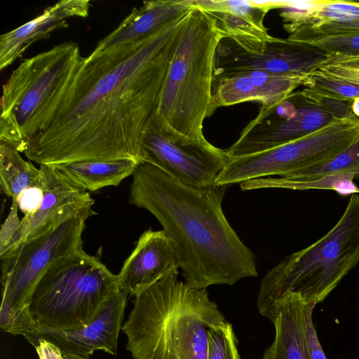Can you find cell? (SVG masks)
Listing matches in <instances>:
<instances>
[{
	"instance_id": "1",
	"label": "cell",
	"mask_w": 359,
	"mask_h": 359,
	"mask_svg": "<svg viewBox=\"0 0 359 359\" xmlns=\"http://www.w3.org/2000/svg\"><path fill=\"white\" fill-rule=\"evenodd\" d=\"M183 18L142 40L83 57L27 140L25 156L40 165L118 159L141 163L142 133L156 109Z\"/></svg>"
},
{
	"instance_id": "2",
	"label": "cell",
	"mask_w": 359,
	"mask_h": 359,
	"mask_svg": "<svg viewBox=\"0 0 359 359\" xmlns=\"http://www.w3.org/2000/svg\"><path fill=\"white\" fill-rule=\"evenodd\" d=\"M227 187H191L145 162L133 174L130 203L157 219L174 246L185 283L195 289L233 285L258 276L254 253L224 214Z\"/></svg>"
},
{
	"instance_id": "3",
	"label": "cell",
	"mask_w": 359,
	"mask_h": 359,
	"mask_svg": "<svg viewBox=\"0 0 359 359\" xmlns=\"http://www.w3.org/2000/svg\"><path fill=\"white\" fill-rule=\"evenodd\" d=\"M168 273L135 297L121 330L133 359H207L208 332L226 322L206 289Z\"/></svg>"
},
{
	"instance_id": "4",
	"label": "cell",
	"mask_w": 359,
	"mask_h": 359,
	"mask_svg": "<svg viewBox=\"0 0 359 359\" xmlns=\"http://www.w3.org/2000/svg\"><path fill=\"white\" fill-rule=\"evenodd\" d=\"M184 17L155 111L176 133L206 141L215 50L222 37L211 19L193 4Z\"/></svg>"
},
{
	"instance_id": "5",
	"label": "cell",
	"mask_w": 359,
	"mask_h": 359,
	"mask_svg": "<svg viewBox=\"0 0 359 359\" xmlns=\"http://www.w3.org/2000/svg\"><path fill=\"white\" fill-rule=\"evenodd\" d=\"M359 263V195L324 236L280 261L262 278L257 299L259 313L269 318L274 302L290 291L306 303H321Z\"/></svg>"
},
{
	"instance_id": "6",
	"label": "cell",
	"mask_w": 359,
	"mask_h": 359,
	"mask_svg": "<svg viewBox=\"0 0 359 359\" xmlns=\"http://www.w3.org/2000/svg\"><path fill=\"white\" fill-rule=\"evenodd\" d=\"M119 290L117 275L81 250L48 267L28 310L37 330H76L88 325Z\"/></svg>"
},
{
	"instance_id": "7",
	"label": "cell",
	"mask_w": 359,
	"mask_h": 359,
	"mask_svg": "<svg viewBox=\"0 0 359 359\" xmlns=\"http://www.w3.org/2000/svg\"><path fill=\"white\" fill-rule=\"evenodd\" d=\"M83 57L65 41L25 59L3 85L0 141L22 152L27 140L73 79Z\"/></svg>"
},
{
	"instance_id": "8",
	"label": "cell",
	"mask_w": 359,
	"mask_h": 359,
	"mask_svg": "<svg viewBox=\"0 0 359 359\" xmlns=\"http://www.w3.org/2000/svg\"><path fill=\"white\" fill-rule=\"evenodd\" d=\"M95 214L92 207L84 209L54 229L24 241L1 257L3 292L0 323L15 325L32 318L28 305L37 282L57 259L83 250L86 221Z\"/></svg>"
},
{
	"instance_id": "9",
	"label": "cell",
	"mask_w": 359,
	"mask_h": 359,
	"mask_svg": "<svg viewBox=\"0 0 359 359\" xmlns=\"http://www.w3.org/2000/svg\"><path fill=\"white\" fill-rule=\"evenodd\" d=\"M359 138V118L334 119L325 127L296 140L262 152L231 158L217 186L257 178L283 176L323 163Z\"/></svg>"
},
{
	"instance_id": "10",
	"label": "cell",
	"mask_w": 359,
	"mask_h": 359,
	"mask_svg": "<svg viewBox=\"0 0 359 359\" xmlns=\"http://www.w3.org/2000/svg\"><path fill=\"white\" fill-rule=\"evenodd\" d=\"M140 158L182 184L207 189L216 186L231 157L208 140L176 133L154 111L142 133Z\"/></svg>"
},
{
	"instance_id": "11",
	"label": "cell",
	"mask_w": 359,
	"mask_h": 359,
	"mask_svg": "<svg viewBox=\"0 0 359 359\" xmlns=\"http://www.w3.org/2000/svg\"><path fill=\"white\" fill-rule=\"evenodd\" d=\"M328 60L326 53L288 39L223 38L215 50L213 76L250 71L306 77Z\"/></svg>"
},
{
	"instance_id": "12",
	"label": "cell",
	"mask_w": 359,
	"mask_h": 359,
	"mask_svg": "<svg viewBox=\"0 0 359 359\" xmlns=\"http://www.w3.org/2000/svg\"><path fill=\"white\" fill-rule=\"evenodd\" d=\"M334 119L301 91L293 92L277 103L261 105L257 116L226 151L231 158L262 152L309 135Z\"/></svg>"
},
{
	"instance_id": "13",
	"label": "cell",
	"mask_w": 359,
	"mask_h": 359,
	"mask_svg": "<svg viewBox=\"0 0 359 359\" xmlns=\"http://www.w3.org/2000/svg\"><path fill=\"white\" fill-rule=\"evenodd\" d=\"M43 199L34 212L21 219L14 236L0 251V258L25 241L54 229L77 212L93 207L90 194L67 179L55 166L41 165Z\"/></svg>"
},
{
	"instance_id": "14",
	"label": "cell",
	"mask_w": 359,
	"mask_h": 359,
	"mask_svg": "<svg viewBox=\"0 0 359 359\" xmlns=\"http://www.w3.org/2000/svg\"><path fill=\"white\" fill-rule=\"evenodd\" d=\"M127 294L119 290L86 326L73 331L39 329L25 338L29 343L43 339L57 346L65 355L90 356L96 350L117 354L118 337L122 327Z\"/></svg>"
},
{
	"instance_id": "15",
	"label": "cell",
	"mask_w": 359,
	"mask_h": 359,
	"mask_svg": "<svg viewBox=\"0 0 359 359\" xmlns=\"http://www.w3.org/2000/svg\"><path fill=\"white\" fill-rule=\"evenodd\" d=\"M309 85L308 76H280L261 71L213 76L209 116L219 107L242 102L273 104L287 97L299 86Z\"/></svg>"
},
{
	"instance_id": "16",
	"label": "cell",
	"mask_w": 359,
	"mask_h": 359,
	"mask_svg": "<svg viewBox=\"0 0 359 359\" xmlns=\"http://www.w3.org/2000/svg\"><path fill=\"white\" fill-rule=\"evenodd\" d=\"M174 246L163 230H147L117 275L120 290L136 297L170 272L178 271Z\"/></svg>"
},
{
	"instance_id": "17",
	"label": "cell",
	"mask_w": 359,
	"mask_h": 359,
	"mask_svg": "<svg viewBox=\"0 0 359 359\" xmlns=\"http://www.w3.org/2000/svg\"><path fill=\"white\" fill-rule=\"evenodd\" d=\"M289 33L306 29L323 34L359 32V2L339 0L280 1Z\"/></svg>"
},
{
	"instance_id": "18",
	"label": "cell",
	"mask_w": 359,
	"mask_h": 359,
	"mask_svg": "<svg viewBox=\"0 0 359 359\" xmlns=\"http://www.w3.org/2000/svg\"><path fill=\"white\" fill-rule=\"evenodd\" d=\"M90 1L62 0L46 8L43 13L0 36V69L20 57L25 50L36 41L47 39L51 32L67 28V19L86 18L89 14Z\"/></svg>"
},
{
	"instance_id": "19",
	"label": "cell",
	"mask_w": 359,
	"mask_h": 359,
	"mask_svg": "<svg viewBox=\"0 0 359 359\" xmlns=\"http://www.w3.org/2000/svg\"><path fill=\"white\" fill-rule=\"evenodd\" d=\"M308 304L300 294L290 291L274 302L269 319L275 337L262 359H312L306 335Z\"/></svg>"
},
{
	"instance_id": "20",
	"label": "cell",
	"mask_w": 359,
	"mask_h": 359,
	"mask_svg": "<svg viewBox=\"0 0 359 359\" xmlns=\"http://www.w3.org/2000/svg\"><path fill=\"white\" fill-rule=\"evenodd\" d=\"M193 4L211 19L222 39L269 38L264 19L270 10L278 8V1L193 0Z\"/></svg>"
},
{
	"instance_id": "21",
	"label": "cell",
	"mask_w": 359,
	"mask_h": 359,
	"mask_svg": "<svg viewBox=\"0 0 359 359\" xmlns=\"http://www.w3.org/2000/svg\"><path fill=\"white\" fill-rule=\"evenodd\" d=\"M192 0L145 1L131 13L109 34L100 40L95 51L136 42L182 18L192 8Z\"/></svg>"
},
{
	"instance_id": "22",
	"label": "cell",
	"mask_w": 359,
	"mask_h": 359,
	"mask_svg": "<svg viewBox=\"0 0 359 359\" xmlns=\"http://www.w3.org/2000/svg\"><path fill=\"white\" fill-rule=\"evenodd\" d=\"M140 163L133 159L91 161L61 164L55 166L67 179L86 191L118 186L133 175Z\"/></svg>"
},
{
	"instance_id": "23",
	"label": "cell",
	"mask_w": 359,
	"mask_h": 359,
	"mask_svg": "<svg viewBox=\"0 0 359 359\" xmlns=\"http://www.w3.org/2000/svg\"><path fill=\"white\" fill-rule=\"evenodd\" d=\"M0 184L4 194L16 200L27 189L41 185V172L24 160L16 149L1 143Z\"/></svg>"
},
{
	"instance_id": "24",
	"label": "cell",
	"mask_w": 359,
	"mask_h": 359,
	"mask_svg": "<svg viewBox=\"0 0 359 359\" xmlns=\"http://www.w3.org/2000/svg\"><path fill=\"white\" fill-rule=\"evenodd\" d=\"M356 177L350 174H341L327 176L308 182H291L280 177H266L243 182L240 184L243 191L266 188H280L293 190L311 189H333L338 193L356 194L359 189L353 184Z\"/></svg>"
},
{
	"instance_id": "25",
	"label": "cell",
	"mask_w": 359,
	"mask_h": 359,
	"mask_svg": "<svg viewBox=\"0 0 359 359\" xmlns=\"http://www.w3.org/2000/svg\"><path fill=\"white\" fill-rule=\"evenodd\" d=\"M287 39L322 50L328 60L359 59V32L323 34L299 29L290 33Z\"/></svg>"
},
{
	"instance_id": "26",
	"label": "cell",
	"mask_w": 359,
	"mask_h": 359,
	"mask_svg": "<svg viewBox=\"0 0 359 359\" xmlns=\"http://www.w3.org/2000/svg\"><path fill=\"white\" fill-rule=\"evenodd\" d=\"M350 174L359 178V138L328 161L292 174L279 176L291 182H308L327 176Z\"/></svg>"
},
{
	"instance_id": "27",
	"label": "cell",
	"mask_w": 359,
	"mask_h": 359,
	"mask_svg": "<svg viewBox=\"0 0 359 359\" xmlns=\"http://www.w3.org/2000/svg\"><path fill=\"white\" fill-rule=\"evenodd\" d=\"M207 359H241L233 327L229 322L209 329Z\"/></svg>"
},
{
	"instance_id": "28",
	"label": "cell",
	"mask_w": 359,
	"mask_h": 359,
	"mask_svg": "<svg viewBox=\"0 0 359 359\" xmlns=\"http://www.w3.org/2000/svg\"><path fill=\"white\" fill-rule=\"evenodd\" d=\"M307 100L320 107L336 119H343L354 116L351 110L353 100L340 98L327 92L306 88L301 90Z\"/></svg>"
},
{
	"instance_id": "29",
	"label": "cell",
	"mask_w": 359,
	"mask_h": 359,
	"mask_svg": "<svg viewBox=\"0 0 359 359\" xmlns=\"http://www.w3.org/2000/svg\"><path fill=\"white\" fill-rule=\"evenodd\" d=\"M309 85L340 98L353 100L359 97V86L332 77L317 69L308 75Z\"/></svg>"
},
{
	"instance_id": "30",
	"label": "cell",
	"mask_w": 359,
	"mask_h": 359,
	"mask_svg": "<svg viewBox=\"0 0 359 359\" xmlns=\"http://www.w3.org/2000/svg\"><path fill=\"white\" fill-rule=\"evenodd\" d=\"M318 69L332 77L359 86V59L328 60Z\"/></svg>"
},
{
	"instance_id": "31",
	"label": "cell",
	"mask_w": 359,
	"mask_h": 359,
	"mask_svg": "<svg viewBox=\"0 0 359 359\" xmlns=\"http://www.w3.org/2000/svg\"><path fill=\"white\" fill-rule=\"evenodd\" d=\"M18 209L16 201L12 200L9 213L0 230V251L9 243L21 224Z\"/></svg>"
},
{
	"instance_id": "32",
	"label": "cell",
	"mask_w": 359,
	"mask_h": 359,
	"mask_svg": "<svg viewBox=\"0 0 359 359\" xmlns=\"http://www.w3.org/2000/svg\"><path fill=\"white\" fill-rule=\"evenodd\" d=\"M317 304H308L306 309V335L312 359H327L321 344L318 340L315 325L313 322V313Z\"/></svg>"
},
{
	"instance_id": "33",
	"label": "cell",
	"mask_w": 359,
	"mask_h": 359,
	"mask_svg": "<svg viewBox=\"0 0 359 359\" xmlns=\"http://www.w3.org/2000/svg\"><path fill=\"white\" fill-rule=\"evenodd\" d=\"M42 186H35L25 190L16 200L19 209L25 215L36 210L43 199Z\"/></svg>"
},
{
	"instance_id": "34",
	"label": "cell",
	"mask_w": 359,
	"mask_h": 359,
	"mask_svg": "<svg viewBox=\"0 0 359 359\" xmlns=\"http://www.w3.org/2000/svg\"><path fill=\"white\" fill-rule=\"evenodd\" d=\"M29 343L35 348L39 359H65L57 346L43 339H37Z\"/></svg>"
},
{
	"instance_id": "35",
	"label": "cell",
	"mask_w": 359,
	"mask_h": 359,
	"mask_svg": "<svg viewBox=\"0 0 359 359\" xmlns=\"http://www.w3.org/2000/svg\"><path fill=\"white\" fill-rule=\"evenodd\" d=\"M351 110L353 114L359 118V97L353 99L351 105Z\"/></svg>"
},
{
	"instance_id": "36",
	"label": "cell",
	"mask_w": 359,
	"mask_h": 359,
	"mask_svg": "<svg viewBox=\"0 0 359 359\" xmlns=\"http://www.w3.org/2000/svg\"><path fill=\"white\" fill-rule=\"evenodd\" d=\"M63 356H64L65 359H90L89 356L65 355V354H63Z\"/></svg>"
}]
</instances>
